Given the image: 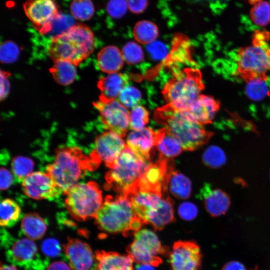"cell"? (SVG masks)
Wrapping results in <instances>:
<instances>
[{"label":"cell","instance_id":"obj_1","mask_svg":"<svg viewBox=\"0 0 270 270\" xmlns=\"http://www.w3.org/2000/svg\"><path fill=\"white\" fill-rule=\"evenodd\" d=\"M156 121L180 142L185 150H194L206 144L213 135L195 120L187 110L176 109L170 104L158 108L154 114Z\"/></svg>","mask_w":270,"mask_h":270},{"label":"cell","instance_id":"obj_2","mask_svg":"<svg viewBox=\"0 0 270 270\" xmlns=\"http://www.w3.org/2000/svg\"><path fill=\"white\" fill-rule=\"evenodd\" d=\"M99 165L78 148L64 147L56 150L54 161L46 171L66 194L88 172Z\"/></svg>","mask_w":270,"mask_h":270},{"label":"cell","instance_id":"obj_3","mask_svg":"<svg viewBox=\"0 0 270 270\" xmlns=\"http://www.w3.org/2000/svg\"><path fill=\"white\" fill-rule=\"evenodd\" d=\"M94 49L92 31L86 25L78 24L53 36L48 44V54L54 61L64 60L77 66Z\"/></svg>","mask_w":270,"mask_h":270},{"label":"cell","instance_id":"obj_4","mask_svg":"<svg viewBox=\"0 0 270 270\" xmlns=\"http://www.w3.org/2000/svg\"><path fill=\"white\" fill-rule=\"evenodd\" d=\"M270 34L256 30L250 45L240 48L236 54L235 74L246 83L260 80L266 81L270 71Z\"/></svg>","mask_w":270,"mask_h":270},{"label":"cell","instance_id":"obj_5","mask_svg":"<svg viewBox=\"0 0 270 270\" xmlns=\"http://www.w3.org/2000/svg\"><path fill=\"white\" fill-rule=\"evenodd\" d=\"M94 218L100 230L110 234L121 233L126 237L134 235L144 224L123 194L106 196Z\"/></svg>","mask_w":270,"mask_h":270},{"label":"cell","instance_id":"obj_6","mask_svg":"<svg viewBox=\"0 0 270 270\" xmlns=\"http://www.w3.org/2000/svg\"><path fill=\"white\" fill-rule=\"evenodd\" d=\"M204 87L200 70L186 68L174 72L173 77L164 86L162 94L167 104L186 110L201 94Z\"/></svg>","mask_w":270,"mask_h":270},{"label":"cell","instance_id":"obj_7","mask_svg":"<svg viewBox=\"0 0 270 270\" xmlns=\"http://www.w3.org/2000/svg\"><path fill=\"white\" fill-rule=\"evenodd\" d=\"M150 161L137 156L126 145L105 175L106 190L124 194L145 172Z\"/></svg>","mask_w":270,"mask_h":270},{"label":"cell","instance_id":"obj_8","mask_svg":"<svg viewBox=\"0 0 270 270\" xmlns=\"http://www.w3.org/2000/svg\"><path fill=\"white\" fill-rule=\"evenodd\" d=\"M66 195V208L72 218L77 221L95 218L103 204L102 190L94 181L78 183Z\"/></svg>","mask_w":270,"mask_h":270},{"label":"cell","instance_id":"obj_9","mask_svg":"<svg viewBox=\"0 0 270 270\" xmlns=\"http://www.w3.org/2000/svg\"><path fill=\"white\" fill-rule=\"evenodd\" d=\"M132 242L126 247V251L138 264L158 266L162 262V256H168L170 250L162 246L156 234L148 229L136 232Z\"/></svg>","mask_w":270,"mask_h":270},{"label":"cell","instance_id":"obj_10","mask_svg":"<svg viewBox=\"0 0 270 270\" xmlns=\"http://www.w3.org/2000/svg\"><path fill=\"white\" fill-rule=\"evenodd\" d=\"M23 8L28 18L41 34L50 32L54 22L60 16L56 0H26Z\"/></svg>","mask_w":270,"mask_h":270},{"label":"cell","instance_id":"obj_11","mask_svg":"<svg viewBox=\"0 0 270 270\" xmlns=\"http://www.w3.org/2000/svg\"><path fill=\"white\" fill-rule=\"evenodd\" d=\"M98 110L104 127L122 138L124 137L130 127V112L118 100L103 102L98 100L93 103Z\"/></svg>","mask_w":270,"mask_h":270},{"label":"cell","instance_id":"obj_12","mask_svg":"<svg viewBox=\"0 0 270 270\" xmlns=\"http://www.w3.org/2000/svg\"><path fill=\"white\" fill-rule=\"evenodd\" d=\"M168 256L171 270H200L202 255L193 240L176 242Z\"/></svg>","mask_w":270,"mask_h":270},{"label":"cell","instance_id":"obj_13","mask_svg":"<svg viewBox=\"0 0 270 270\" xmlns=\"http://www.w3.org/2000/svg\"><path fill=\"white\" fill-rule=\"evenodd\" d=\"M122 138L112 132L108 130L104 132L96 137L94 149L90 156L100 164L104 162L107 167L111 169L126 146Z\"/></svg>","mask_w":270,"mask_h":270},{"label":"cell","instance_id":"obj_14","mask_svg":"<svg viewBox=\"0 0 270 270\" xmlns=\"http://www.w3.org/2000/svg\"><path fill=\"white\" fill-rule=\"evenodd\" d=\"M164 192L134 188L123 194L130 201L136 214L144 224L156 214L160 207Z\"/></svg>","mask_w":270,"mask_h":270},{"label":"cell","instance_id":"obj_15","mask_svg":"<svg viewBox=\"0 0 270 270\" xmlns=\"http://www.w3.org/2000/svg\"><path fill=\"white\" fill-rule=\"evenodd\" d=\"M24 193L35 200L52 199L62 192L51 176L42 172H32L22 182Z\"/></svg>","mask_w":270,"mask_h":270},{"label":"cell","instance_id":"obj_16","mask_svg":"<svg viewBox=\"0 0 270 270\" xmlns=\"http://www.w3.org/2000/svg\"><path fill=\"white\" fill-rule=\"evenodd\" d=\"M159 130L144 128L130 132L126 138V145L134 153L142 160L150 161V156L159 140Z\"/></svg>","mask_w":270,"mask_h":270},{"label":"cell","instance_id":"obj_17","mask_svg":"<svg viewBox=\"0 0 270 270\" xmlns=\"http://www.w3.org/2000/svg\"><path fill=\"white\" fill-rule=\"evenodd\" d=\"M62 247L72 270H90L95 256L88 244L78 239L68 238Z\"/></svg>","mask_w":270,"mask_h":270},{"label":"cell","instance_id":"obj_18","mask_svg":"<svg viewBox=\"0 0 270 270\" xmlns=\"http://www.w3.org/2000/svg\"><path fill=\"white\" fill-rule=\"evenodd\" d=\"M199 196L203 200L208 213L214 217L225 214L230 206V197L226 192L218 188H212L208 184H204L200 190Z\"/></svg>","mask_w":270,"mask_h":270},{"label":"cell","instance_id":"obj_19","mask_svg":"<svg viewBox=\"0 0 270 270\" xmlns=\"http://www.w3.org/2000/svg\"><path fill=\"white\" fill-rule=\"evenodd\" d=\"M93 270H135L134 262L128 254L115 252L96 250Z\"/></svg>","mask_w":270,"mask_h":270},{"label":"cell","instance_id":"obj_20","mask_svg":"<svg viewBox=\"0 0 270 270\" xmlns=\"http://www.w3.org/2000/svg\"><path fill=\"white\" fill-rule=\"evenodd\" d=\"M220 108L218 100L212 96L200 94L186 110L195 120L204 125L212 122Z\"/></svg>","mask_w":270,"mask_h":270},{"label":"cell","instance_id":"obj_21","mask_svg":"<svg viewBox=\"0 0 270 270\" xmlns=\"http://www.w3.org/2000/svg\"><path fill=\"white\" fill-rule=\"evenodd\" d=\"M7 254L8 260L13 264L28 266L38 258V248L32 240L21 238L13 244Z\"/></svg>","mask_w":270,"mask_h":270},{"label":"cell","instance_id":"obj_22","mask_svg":"<svg viewBox=\"0 0 270 270\" xmlns=\"http://www.w3.org/2000/svg\"><path fill=\"white\" fill-rule=\"evenodd\" d=\"M129 77L124 74L116 72L100 78L98 87L100 92L99 100L108 102L116 100L122 90L127 86Z\"/></svg>","mask_w":270,"mask_h":270},{"label":"cell","instance_id":"obj_23","mask_svg":"<svg viewBox=\"0 0 270 270\" xmlns=\"http://www.w3.org/2000/svg\"><path fill=\"white\" fill-rule=\"evenodd\" d=\"M97 64L104 72H118L122 67L124 59L122 51L115 46H108L103 48L97 56Z\"/></svg>","mask_w":270,"mask_h":270},{"label":"cell","instance_id":"obj_24","mask_svg":"<svg viewBox=\"0 0 270 270\" xmlns=\"http://www.w3.org/2000/svg\"><path fill=\"white\" fill-rule=\"evenodd\" d=\"M20 228L23 234L32 240L41 238L46 230L44 220L36 212L26 214L22 220Z\"/></svg>","mask_w":270,"mask_h":270},{"label":"cell","instance_id":"obj_25","mask_svg":"<svg viewBox=\"0 0 270 270\" xmlns=\"http://www.w3.org/2000/svg\"><path fill=\"white\" fill-rule=\"evenodd\" d=\"M160 136L156 148L160 155L168 158L178 156L182 148L180 141L170 134L166 128L159 129Z\"/></svg>","mask_w":270,"mask_h":270},{"label":"cell","instance_id":"obj_26","mask_svg":"<svg viewBox=\"0 0 270 270\" xmlns=\"http://www.w3.org/2000/svg\"><path fill=\"white\" fill-rule=\"evenodd\" d=\"M76 66L68 61L56 60L54 61L50 72L56 82L61 85L68 86L76 78L77 70Z\"/></svg>","mask_w":270,"mask_h":270},{"label":"cell","instance_id":"obj_27","mask_svg":"<svg viewBox=\"0 0 270 270\" xmlns=\"http://www.w3.org/2000/svg\"><path fill=\"white\" fill-rule=\"evenodd\" d=\"M173 204L172 200L168 196H164L160 208L148 223L155 230H160L164 226L174 221Z\"/></svg>","mask_w":270,"mask_h":270},{"label":"cell","instance_id":"obj_28","mask_svg":"<svg viewBox=\"0 0 270 270\" xmlns=\"http://www.w3.org/2000/svg\"><path fill=\"white\" fill-rule=\"evenodd\" d=\"M168 188L170 193L176 198L186 199L190 195L192 184L188 178L174 170L169 180Z\"/></svg>","mask_w":270,"mask_h":270},{"label":"cell","instance_id":"obj_29","mask_svg":"<svg viewBox=\"0 0 270 270\" xmlns=\"http://www.w3.org/2000/svg\"><path fill=\"white\" fill-rule=\"evenodd\" d=\"M21 210L13 200L6 198L0 202V224L2 226L10 227L14 225L20 219Z\"/></svg>","mask_w":270,"mask_h":270},{"label":"cell","instance_id":"obj_30","mask_svg":"<svg viewBox=\"0 0 270 270\" xmlns=\"http://www.w3.org/2000/svg\"><path fill=\"white\" fill-rule=\"evenodd\" d=\"M135 40L142 44H150L156 40L158 35V29L153 22L142 20L136 22L134 28Z\"/></svg>","mask_w":270,"mask_h":270},{"label":"cell","instance_id":"obj_31","mask_svg":"<svg viewBox=\"0 0 270 270\" xmlns=\"http://www.w3.org/2000/svg\"><path fill=\"white\" fill-rule=\"evenodd\" d=\"M202 160L206 166L216 168L226 163V157L220 148L216 146H210L203 152Z\"/></svg>","mask_w":270,"mask_h":270},{"label":"cell","instance_id":"obj_32","mask_svg":"<svg viewBox=\"0 0 270 270\" xmlns=\"http://www.w3.org/2000/svg\"><path fill=\"white\" fill-rule=\"evenodd\" d=\"M34 167L33 160L28 157L16 156L12 160V170L15 178L19 182L23 180L32 172Z\"/></svg>","mask_w":270,"mask_h":270},{"label":"cell","instance_id":"obj_33","mask_svg":"<svg viewBox=\"0 0 270 270\" xmlns=\"http://www.w3.org/2000/svg\"><path fill=\"white\" fill-rule=\"evenodd\" d=\"M252 22L260 26H264L270 22V4L262 0L254 5L250 13Z\"/></svg>","mask_w":270,"mask_h":270},{"label":"cell","instance_id":"obj_34","mask_svg":"<svg viewBox=\"0 0 270 270\" xmlns=\"http://www.w3.org/2000/svg\"><path fill=\"white\" fill-rule=\"evenodd\" d=\"M70 10L72 16L82 21L90 20L94 12L91 0H74L70 4Z\"/></svg>","mask_w":270,"mask_h":270},{"label":"cell","instance_id":"obj_35","mask_svg":"<svg viewBox=\"0 0 270 270\" xmlns=\"http://www.w3.org/2000/svg\"><path fill=\"white\" fill-rule=\"evenodd\" d=\"M118 98L126 108L132 109L138 105L142 99V94L137 88L127 85L122 90Z\"/></svg>","mask_w":270,"mask_h":270},{"label":"cell","instance_id":"obj_36","mask_svg":"<svg viewBox=\"0 0 270 270\" xmlns=\"http://www.w3.org/2000/svg\"><path fill=\"white\" fill-rule=\"evenodd\" d=\"M148 112L146 108L138 105L130 112V128L132 130H140L144 128L149 120Z\"/></svg>","mask_w":270,"mask_h":270},{"label":"cell","instance_id":"obj_37","mask_svg":"<svg viewBox=\"0 0 270 270\" xmlns=\"http://www.w3.org/2000/svg\"><path fill=\"white\" fill-rule=\"evenodd\" d=\"M265 82L256 80L247 82L246 92L248 96L255 101H259L265 98L269 92Z\"/></svg>","mask_w":270,"mask_h":270},{"label":"cell","instance_id":"obj_38","mask_svg":"<svg viewBox=\"0 0 270 270\" xmlns=\"http://www.w3.org/2000/svg\"><path fill=\"white\" fill-rule=\"evenodd\" d=\"M122 53L124 60L128 64H138L144 59L142 49L134 42L126 43L122 48Z\"/></svg>","mask_w":270,"mask_h":270},{"label":"cell","instance_id":"obj_39","mask_svg":"<svg viewBox=\"0 0 270 270\" xmlns=\"http://www.w3.org/2000/svg\"><path fill=\"white\" fill-rule=\"evenodd\" d=\"M19 53V48L15 43L11 41L4 42L0 46V60L4 63L14 62Z\"/></svg>","mask_w":270,"mask_h":270},{"label":"cell","instance_id":"obj_40","mask_svg":"<svg viewBox=\"0 0 270 270\" xmlns=\"http://www.w3.org/2000/svg\"><path fill=\"white\" fill-rule=\"evenodd\" d=\"M128 8L126 0H110L107 5L108 14L114 18L122 17Z\"/></svg>","mask_w":270,"mask_h":270},{"label":"cell","instance_id":"obj_41","mask_svg":"<svg viewBox=\"0 0 270 270\" xmlns=\"http://www.w3.org/2000/svg\"><path fill=\"white\" fill-rule=\"evenodd\" d=\"M178 213L182 218L186 220H192L197 216L198 209L194 204L184 202L179 206Z\"/></svg>","mask_w":270,"mask_h":270},{"label":"cell","instance_id":"obj_42","mask_svg":"<svg viewBox=\"0 0 270 270\" xmlns=\"http://www.w3.org/2000/svg\"><path fill=\"white\" fill-rule=\"evenodd\" d=\"M42 249L45 254L50 257L58 256L60 250L58 242L54 238H48L44 241Z\"/></svg>","mask_w":270,"mask_h":270},{"label":"cell","instance_id":"obj_43","mask_svg":"<svg viewBox=\"0 0 270 270\" xmlns=\"http://www.w3.org/2000/svg\"><path fill=\"white\" fill-rule=\"evenodd\" d=\"M128 9L134 14H140L148 8V0H126Z\"/></svg>","mask_w":270,"mask_h":270},{"label":"cell","instance_id":"obj_44","mask_svg":"<svg viewBox=\"0 0 270 270\" xmlns=\"http://www.w3.org/2000/svg\"><path fill=\"white\" fill-rule=\"evenodd\" d=\"M0 190H6L11 186L13 176L12 174L6 168H1L0 170Z\"/></svg>","mask_w":270,"mask_h":270},{"label":"cell","instance_id":"obj_45","mask_svg":"<svg viewBox=\"0 0 270 270\" xmlns=\"http://www.w3.org/2000/svg\"><path fill=\"white\" fill-rule=\"evenodd\" d=\"M10 74L7 72L1 70L0 72V99L6 98L10 91V82L8 79Z\"/></svg>","mask_w":270,"mask_h":270},{"label":"cell","instance_id":"obj_46","mask_svg":"<svg viewBox=\"0 0 270 270\" xmlns=\"http://www.w3.org/2000/svg\"><path fill=\"white\" fill-rule=\"evenodd\" d=\"M154 42L148 44L149 51L156 58H158L164 56L166 50L163 44L159 42Z\"/></svg>","mask_w":270,"mask_h":270},{"label":"cell","instance_id":"obj_47","mask_svg":"<svg viewBox=\"0 0 270 270\" xmlns=\"http://www.w3.org/2000/svg\"><path fill=\"white\" fill-rule=\"evenodd\" d=\"M222 270H246V269L242 263L232 261L226 263Z\"/></svg>","mask_w":270,"mask_h":270},{"label":"cell","instance_id":"obj_48","mask_svg":"<svg viewBox=\"0 0 270 270\" xmlns=\"http://www.w3.org/2000/svg\"><path fill=\"white\" fill-rule=\"evenodd\" d=\"M70 266L66 263L58 261L52 263L47 268L46 270H72Z\"/></svg>","mask_w":270,"mask_h":270},{"label":"cell","instance_id":"obj_49","mask_svg":"<svg viewBox=\"0 0 270 270\" xmlns=\"http://www.w3.org/2000/svg\"><path fill=\"white\" fill-rule=\"evenodd\" d=\"M136 270H154L152 266L148 264H139Z\"/></svg>","mask_w":270,"mask_h":270},{"label":"cell","instance_id":"obj_50","mask_svg":"<svg viewBox=\"0 0 270 270\" xmlns=\"http://www.w3.org/2000/svg\"><path fill=\"white\" fill-rule=\"evenodd\" d=\"M0 270H18L14 266L1 264Z\"/></svg>","mask_w":270,"mask_h":270},{"label":"cell","instance_id":"obj_51","mask_svg":"<svg viewBox=\"0 0 270 270\" xmlns=\"http://www.w3.org/2000/svg\"><path fill=\"white\" fill-rule=\"evenodd\" d=\"M263 0H248V2L252 5H254L260 2Z\"/></svg>","mask_w":270,"mask_h":270},{"label":"cell","instance_id":"obj_52","mask_svg":"<svg viewBox=\"0 0 270 270\" xmlns=\"http://www.w3.org/2000/svg\"><path fill=\"white\" fill-rule=\"evenodd\" d=\"M254 270H257V268H255V269H254Z\"/></svg>","mask_w":270,"mask_h":270},{"label":"cell","instance_id":"obj_53","mask_svg":"<svg viewBox=\"0 0 270 270\" xmlns=\"http://www.w3.org/2000/svg\"></svg>","mask_w":270,"mask_h":270}]
</instances>
